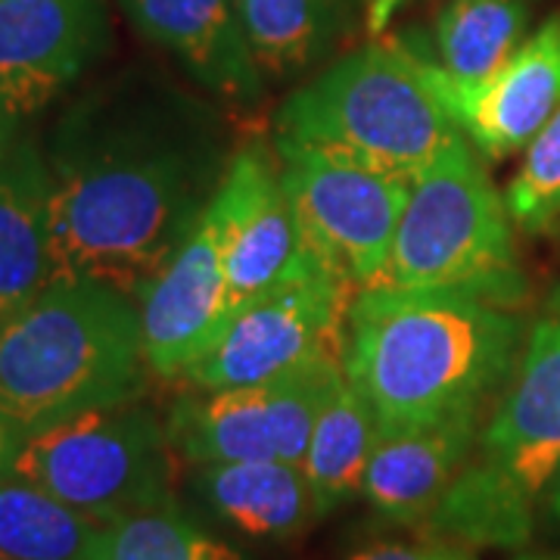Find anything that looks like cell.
Segmentation results:
<instances>
[{
    "mask_svg": "<svg viewBox=\"0 0 560 560\" xmlns=\"http://www.w3.org/2000/svg\"><path fill=\"white\" fill-rule=\"evenodd\" d=\"M231 160L215 109L172 84L121 79L75 103L47 153L54 280H91L138 302L215 200Z\"/></svg>",
    "mask_w": 560,
    "mask_h": 560,
    "instance_id": "1",
    "label": "cell"
},
{
    "mask_svg": "<svg viewBox=\"0 0 560 560\" xmlns=\"http://www.w3.org/2000/svg\"><path fill=\"white\" fill-rule=\"evenodd\" d=\"M521 346V318L470 290L364 287L346 324V377L381 427L480 415Z\"/></svg>",
    "mask_w": 560,
    "mask_h": 560,
    "instance_id": "2",
    "label": "cell"
},
{
    "mask_svg": "<svg viewBox=\"0 0 560 560\" xmlns=\"http://www.w3.org/2000/svg\"><path fill=\"white\" fill-rule=\"evenodd\" d=\"M147 368L140 305L91 280H54L0 324V408L25 433L135 401Z\"/></svg>",
    "mask_w": 560,
    "mask_h": 560,
    "instance_id": "3",
    "label": "cell"
},
{
    "mask_svg": "<svg viewBox=\"0 0 560 560\" xmlns=\"http://www.w3.org/2000/svg\"><path fill=\"white\" fill-rule=\"evenodd\" d=\"M458 135L433 62L396 40H371L330 62L278 113L280 140L337 150L408 184Z\"/></svg>",
    "mask_w": 560,
    "mask_h": 560,
    "instance_id": "4",
    "label": "cell"
},
{
    "mask_svg": "<svg viewBox=\"0 0 560 560\" xmlns=\"http://www.w3.org/2000/svg\"><path fill=\"white\" fill-rule=\"evenodd\" d=\"M558 467L560 308L533 327L514 381L482 427L477 458L467 460L427 526L474 545H523Z\"/></svg>",
    "mask_w": 560,
    "mask_h": 560,
    "instance_id": "5",
    "label": "cell"
},
{
    "mask_svg": "<svg viewBox=\"0 0 560 560\" xmlns=\"http://www.w3.org/2000/svg\"><path fill=\"white\" fill-rule=\"evenodd\" d=\"M371 287L470 290L504 305L523 296L511 212L464 135L411 180L389 261Z\"/></svg>",
    "mask_w": 560,
    "mask_h": 560,
    "instance_id": "6",
    "label": "cell"
},
{
    "mask_svg": "<svg viewBox=\"0 0 560 560\" xmlns=\"http://www.w3.org/2000/svg\"><path fill=\"white\" fill-rule=\"evenodd\" d=\"M168 448L150 408L119 401L25 433L13 474L109 526L172 501Z\"/></svg>",
    "mask_w": 560,
    "mask_h": 560,
    "instance_id": "7",
    "label": "cell"
},
{
    "mask_svg": "<svg viewBox=\"0 0 560 560\" xmlns=\"http://www.w3.org/2000/svg\"><path fill=\"white\" fill-rule=\"evenodd\" d=\"M342 377L340 355H320L278 381L178 401L165 433L194 467L219 460H287L302 467L315 420Z\"/></svg>",
    "mask_w": 560,
    "mask_h": 560,
    "instance_id": "8",
    "label": "cell"
},
{
    "mask_svg": "<svg viewBox=\"0 0 560 560\" xmlns=\"http://www.w3.org/2000/svg\"><path fill=\"white\" fill-rule=\"evenodd\" d=\"M346 268H324L275 290L237 318L187 377L206 393L278 381L320 355L346 352V324L359 293Z\"/></svg>",
    "mask_w": 560,
    "mask_h": 560,
    "instance_id": "9",
    "label": "cell"
},
{
    "mask_svg": "<svg viewBox=\"0 0 560 560\" xmlns=\"http://www.w3.org/2000/svg\"><path fill=\"white\" fill-rule=\"evenodd\" d=\"M278 153L283 190L312 237L349 268L359 287L377 283L411 184L315 143L278 138Z\"/></svg>",
    "mask_w": 560,
    "mask_h": 560,
    "instance_id": "10",
    "label": "cell"
},
{
    "mask_svg": "<svg viewBox=\"0 0 560 560\" xmlns=\"http://www.w3.org/2000/svg\"><path fill=\"white\" fill-rule=\"evenodd\" d=\"M221 197L228 202L224 327L249 305L293 280L324 268H346L312 237L290 194L283 190L280 168L261 147L234 153Z\"/></svg>",
    "mask_w": 560,
    "mask_h": 560,
    "instance_id": "11",
    "label": "cell"
},
{
    "mask_svg": "<svg viewBox=\"0 0 560 560\" xmlns=\"http://www.w3.org/2000/svg\"><path fill=\"white\" fill-rule=\"evenodd\" d=\"M228 202L215 194L178 253L143 290L140 334L150 371L178 377L215 346L224 327Z\"/></svg>",
    "mask_w": 560,
    "mask_h": 560,
    "instance_id": "12",
    "label": "cell"
},
{
    "mask_svg": "<svg viewBox=\"0 0 560 560\" xmlns=\"http://www.w3.org/2000/svg\"><path fill=\"white\" fill-rule=\"evenodd\" d=\"M106 0H0V106L22 121L109 50Z\"/></svg>",
    "mask_w": 560,
    "mask_h": 560,
    "instance_id": "13",
    "label": "cell"
},
{
    "mask_svg": "<svg viewBox=\"0 0 560 560\" xmlns=\"http://www.w3.org/2000/svg\"><path fill=\"white\" fill-rule=\"evenodd\" d=\"M433 84L460 135L489 160L529 147L560 106V16L548 20L514 57L477 84H452L433 62Z\"/></svg>",
    "mask_w": 560,
    "mask_h": 560,
    "instance_id": "14",
    "label": "cell"
},
{
    "mask_svg": "<svg viewBox=\"0 0 560 560\" xmlns=\"http://www.w3.org/2000/svg\"><path fill=\"white\" fill-rule=\"evenodd\" d=\"M143 38L160 44L202 91L228 103H256L265 75L243 35L234 0H121Z\"/></svg>",
    "mask_w": 560,
    "mask_h": 560,
    "instance_id": "15",
    "label": "cell"
},
{
    "mask_svg": "<svg viewBox=\"0 0 560 560\" xmlns=\"http://www.w3.org/2000/svg\"><path fill=\"white\" fill-rule=\"evenodd\" d=\"M477 420L480 415H458L420 427H381L361 495L386 521L430 523L474 455Z\"/></svg>",
    "mask_w": 560,
    "mask_h": 560,
    "instance_id": "16",
    "label": "cell"
},
{
    "mask_svg": "<svg viewBox=\"0 0 560 560\" xmlns=\"http://www.w3.org/2000/svg\"><path fill=\"white\" fill-rule=\"evenodd\" d=\"M50 168L25 138L0 153V324L50 287Z\"/></svg>",
    "mask_w": 560,
    "mask_h": 560,
    "instance_id": "17",
    "label": "cell"
},
{
    "mask_svg": "<svg viewBox=\"0 0 560 560\" xmlns=\"http://www.w3.org/2000/svg\"><path fill=\"white\" fill-rule=\"evenodd\" d=\"M194 492L219 521L256 539H293L318 517L305 470L287 460L197 464Z\"/></svg>",
    "mask_w": 560,
    "mask_h": 560,
    "instance_id": "18",
    "label": "cell"
},
{
    "mask_svg": "<svg viewBox=\"0 0 560 560\" xmlns=\"http://www.w3.org/2000/svg\"><path fill=\"white\" fill-rule=\"evenodd\" d=\"M377 440H381L377 411L361 396L355 383L342 377L320 408L308 440V452L302 460L318 517L337 511L352 495H361L368 460L374 455Z\"/></svg>",
    "mask_w": 560,
    "mask_h": 560,
    "instance_id": "19",
    "label": "cell"
},
{
    "mask_svg": "<svg viewBox=\"0 0 560 560\" xmlns=\"http://www.w3.org/2000/svg\"><path fill=\"white\" fill-rule=\"evenodd\" d=\"M106 523L16 474L0 480V560H101Z\"/></svg>",
    "mask_w": 560,
    "mask_h": 560,
    "instance_id": "20",
    "label": "cell"
},
{
    "mask_svg": "<svg viewBox=\"0 0 560 560\" xmlns=\"http://www.w3.org/2000/svg\"><path fill=\"white\" fill-rule=\"evenodd\" d=\"M234 10L261 75L271 79L312 69L340 32L337 0H234Z\"/></svg>",
    "mask_w": 560,
    "mask_h": 560,
    "instance_id": "21",
    "label": "cell"
},
{
    "mask_svg": "<svg viewBox=\"0 0 560 560\" xmlns=\"http://www.w3.org/2000/svg\"><path fill=\"white\" fill-rule=\"evenodd\" d=\"M523 28L521 0H448L436 20V66L452 84H477L514 57Z\"/></svg>",
    "mask_w": 560,
    "mask_h": 560,
    "instance_id": "22",
    "label": "cell"
},
{
    "mask_svg": "<svg viewBox=\"0 0 560 560\" xmlns=\"http://www.w3.org/2000/svg\"><path fill=\"white\" fill-rule=\"evenodd\" d=\"M101 560H243L237 548L202 533L175 501L106 526Z\"/></svg>",
    "mask_w": 560,
    "mask_h": 560,
    "instance_id": "23",
    "label": "cell"
},
{
    "mask_svg": "<svg viewBox=\"0 0 560 560\" xmlns=\"http://www.w3.org/2000/svg\"><path fill=\"white\" fill-rule=\"evenodd\" d=\"M504 206L526 231H548L560 221V106L526 147Z\"/></svg>",
    "mask_w": 560,
    "mask_h": 560,
    "instance_id": "24",
    "label": "cell"
},
{
    "mask_svg": "<svg viewBox=\"0 0 560 560\" xmlns=\"http://www.w3.org/2000/svg\"><path fill=\"white\" fill-rule=\"evenodd\" d=\"M440 545H405V541H381L359 551L352 560H436Z\"/></svg>",
    "mask_w": 560,
    "mask_h": 560,
    "instance_id": "25",
    "label": "cell"
},
{
    "mask_svg": "<svg viewBox=\"0 0 560 560\" xmlns=\"http://www.w3.org/2000/svg\"><path fill=\"white\" fill-rule=\"evenodd\" d=\"M22 442H25V430L0 408V480L13 474V464L20 458Z\"/></svg>",
    "mask_w": 560,
    "mask_h": 560,
    "instance_id": "26",
    "label": "cell"
},
{
    "mask_svg": "<svg viewBox=\"0 0 560 560\" xmlns=\"http://www.w3.org/2000/svg\"><path fill=\"white\" fill-rule=\"evenodd\" d=\"M361 3H364V13H368V32L381 35L383 28L389 25V20L399 13L408 0H361Z\"/></svg>",
    "mask_w": 560,
    "mask_h": 560,
    "instance_id": "27",
    "label": "cell"
},
{
    "mask_svg": "<svg viewBox=\"0 0 560 560\" xmlns=\"http://www.w3.org/2000/svg\"><path fill=\"white\" fill-rule=\"evenodd\" d=\"M541 511H545L548 521L560 526V467L558 474L551 477V482L545 486V492H541Z\"/></svg>",
    "mask_w": 560,
    "mask_h": 560,
    "instance_id": "28",
    "label": "cell"
},
{
    "mask_svg": "<svg viewBox=\"0 0 560 560\" xmlns=\"http://www.w3.org/2000/svg\"><path fill=\"white\" fill-rule=\"evenodd\" d=\"M16 125H20V121L13 119V116L0 106V153H3V147H7L10 140L16 138Z\"/></svg>",
    "mask_w": 560,
    "mask_h": 560,
    "instance_id": "29",
    "label": "cell"
},
{
    "mask_svg": "<svg viewBox=\"0 0 560 560\" xmlns=\"http://www.w3.org/2000/svg\"><path fill=\"white\" fill-rule=\"evenodd\" d=\"M436 560H470L467 555H460V551H452V548H442L440 558Z\"/></svg>",
    "mask_w": 560,
    "mask_h": 560,
    "instance_id": "30",
    "label": "cell"
}]
</instances>
